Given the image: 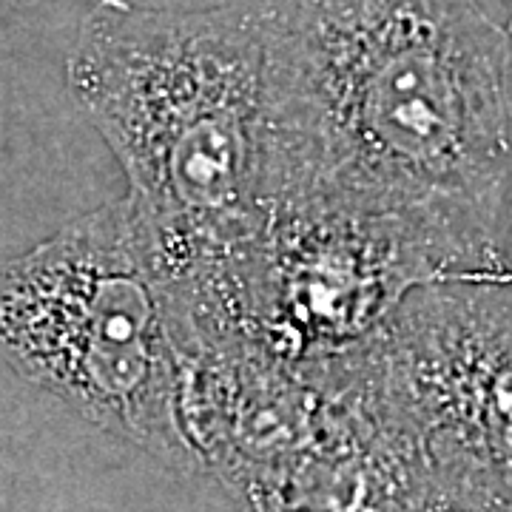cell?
<instances>
[{
  "label": "cell",
  "mask_w": 512,
  "mask_h": 512,
  "mask_svg": "<svg viewBox=\"0 0 512 512\" xmlns=\"http://www.w3.org/2000/svg\"><path fill=\"white\" fill-rule=\"evenodd\" d=\"M373 345L376 416L419 478L512 504V282H436Z\"/></svg>",
  "instance_id": "obj_4"
},
{
  "label": "cell",
  "mask_w": 512,
  "mask_h": 512,
  "mask_svg": "<svg viewBox=\"0 0 512 512\" xmlns=\"http://www.w3.org/2000/svg\"><path fill=\"white\" fill-rule=\"evenodd\" d=\"M202 356L143 211L111 200L0 259V359L168 470H205L188 433Z\"/></svg>",
  "instance_id": "obj_3"
},
{
  "label": "cell",
  "mask_w": 512,
  "mask_h": 512,
  "mask_svg": "<svg viewBox=\"0 0 512 512\" xmlns=\"http://www.w3.org/2000/svg\"><path fill=\"white\" fill-rule=\"evenodd\" d=\"M504 3H507V9H510V23H507V32H510V37H512V0H504Z\"/></svg>",
  "instance_id": "obj_5"
},
{
  "label": "cell",
  "mask_w": 512,
  "mask_h": 512,
  "mask_svg": "<svg viewBox=\"0 0 512 512\" xmlns=\"http://www.w3.org/2000/svg\"><path fill=\"white\" fill-rule=\"evenodd\" d=\"M265 208L382 225L441 282H512L510 32L478 0L276 9Z\"/></svg>",
  "instance_id": "obj_1"
},
{
  "label": "cell",
  "mask_w": 512,
  "mask_h": 512,
  "mask_svg": "<svg viewBox=\"0 0 512 512\" xmlns=\"http://www.w3.org/2000/svg\"><path fill=\"white\" fill-rule=\"evenodd\" d=\"M271 26L274 12L245 6L97 0L66 60L194 325L228 311L268 222Z\"/></svg>",
  "instance_id": "obj_2"
}]
</instances>
